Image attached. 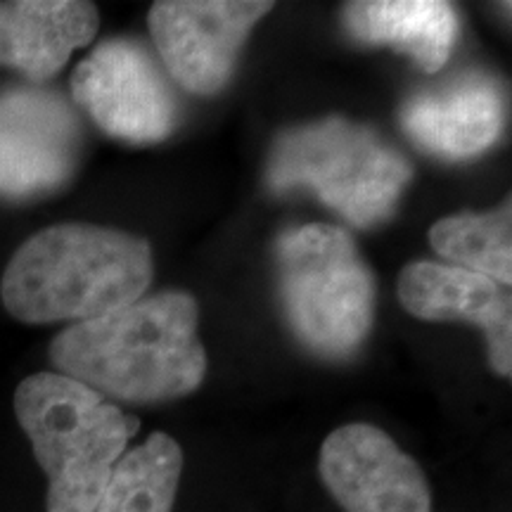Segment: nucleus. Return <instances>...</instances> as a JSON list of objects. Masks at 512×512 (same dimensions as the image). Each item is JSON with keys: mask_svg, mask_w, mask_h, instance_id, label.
<instances>
[{"mask_svg": "<svg viewBox=\"0 0 512 512\" xmlns=\"http://www.w3.org/2000/svg\"><path fill=\"white\" fill-rule=\"evenodd\" d=\"M98 27V8L81 0L0 3V64L31 81H48L76 48L93 41Z\"/></svg>", "mask_w": 512, "mask_h": 512, "instance_id": "nucleus-12", "label": "nucleus"}, {"mask_svg": "<svg viewBox=\"0 0 512 512\" xmlns=\"http://www.w3.org/2000/svg\"><path fill=\"white\" fill-rule=\"evenodd\" d=\"M271 10L261 0H162L147 24L176 83L211 95L226 86L249 31Z\"/></svg>", "mask_w": 512, "mask_h": 512, "instance_id": "nucleus-8", "label": "nucleus"}, {"mask_svg": "<svg viewBox=\"0 0 512 512\" xmlns=\"http://www.w3.org/2000/svg\"><path fill=\"white\" fill-rule=\"evenodd\" d=\"M510 202L489 214H456L434 223L430 245L446 261L482 273L508 287L512 283Z\"/></svg>", "mask_w": 512, "mask_h": 512, "instance_id": "nucleus-15", "label": "nucleus"}, {"mask_svg": "<svg viewBox=\"0 0 512 512\" xmlns=\"http://www.w3.org/2000/svg\"><path fill=\"white\" fill-rule=\"evenodd\" d=\"M152 275L155 261L143 238L93 223H60L17 249L0 297L22 323H83L138 302Z\"/></svg>", "mask_w": 512, "mask_h": 512, "instance_id": "nucleus-2", "label": "nucleus"}, {"mask_svg": "<svg viewBox=\"0 0 512 512\" xmlns=\"http://www.w3.org/2000/svg\"><path fill=\"white\" fill-rule=\"evenodd\" d=\"M72 98L102 131L157 143L178 124V102L150 53L128 38L100 43L72 74Z\"/></svg>", "mask_w": 512, "mask_h": 512, "instance_id": "nucleus-6", "label": "nucleus"}, {"mask_svg": "<svg viewBox=\"0 0 512 512\" xmlns=\"http://www.w3.org/2000/svg\"><path fill=\"white\" fill-rule=\"evenodd\" d=\"M79 114L41 86L0 93V197L27 200L62 188L81 159Z\"/></svg>", "mask_w": 512, "mask_h": 512, "instance_id": "nucleus-7", "label": "nucleus"}, {"mask_svg": "<svg viewBox=\"0 0 512 512\" xmlns=\"http://www.w3.org/2000/svg\"><path fill=\"white\" fill-rule=\"evenodd\" d=\"M503 114L498 83L482 72H470L408 98L401 107V126L432 155L470 159L496 143Z\"/></svg>", "mask_w": 512, "mask_h": 512, "instance_id": "nucleus-11", "label": "nucleus"}, {"mask_svg": "<svg viewBox=\"0 0 512 512\" xmlns=\"http://www.w3.org/2000/svg\"><path fill=\"white\" fill-rule=\"evenodd\" d=\"M399 302L415 318L479 325L486 332L491 366L510 377L512 302L496 280L451 264L413 261L399 275Z\"/></svg>", "mask_w": 512, "mask_h": 512, "instance_id": "nucleus-10", "label": "nucleus"}, {"mask_svg": "<svg viewBox=\"0 0 512 512\" xmlns=\"http://www.w3.org/2000/svg\"><path fill=\"white\" fill-rule=\"evenodd\" d=\"M318 470L347 512H432L420 465L375 425L354 422L332 432Z\"/></svg>", "mask_w": 512, "mask_h": 512, "instance_id": "nucleus-9", "label": "nucleus"}, {"mask_svg": "<svg viewBox=\"0 0 512 512\" xmlns=\"http://www.w3.org/2000/svg\"><path fill=\"white\" fill-rule=\"evenodd\" d=\"M411 174V164L373 128L339 117L285 131L268 162L275 192L313 190L358 228L392 214Z\"/></svg>", "mask_w": 512, "mask_h": 512, "instance_id": "nucleus-4", "label": "nucleus"}, {"mask_svg": "<svg viewBox=\"0 0 512 512\" xmlns=\"http://www.w3.org/2000/svg\"><path fill=\"white\" fill-rule=\"evenodd\" d=\"M349 34L370 46L411 55L425 72H439L458 38V15L441 0H363L344 8Z\"/></svg>", "mask_w": 512, "mask_h": 512, "instance_id": "nucleus-13", "label": "nucleus"}, {"mask_svg": "<svg viewBox=\"0 0 512 512\" xmlns=\"http://www.w3.org/2000/svg\"><path fill=\"white\" fill-rule=\"evenodd\" d=\"M15 413L48 477V512H95L140 422L62 373L27 377Z\"/></svg>", "mask_w": 512, "mask_h": 512, "instance_id": "nucleus-3", "label": "nucleus"}, {"mask_svg": "<svg viewBox=\"0 0 512 512\" xmlns=\"http://www.w3.org/2000/svg\"><path fill=\"white\" fill-rule=\"evenodd\" d=\"M183 472V451L169 434L155 432L124 453L95 512H171Z\"/></svg>", "mask_w": 512, "mask_h": 512, "instance_id": "nucleus-14", "label": "nucleus"}, {"mask_svg": "<svg viewBox=\"0 0 512 512\" xmlns=\"http://www.w3.org/2000/svg\"><path fill=\"white\" fill-rule=\"evenodd\" d=\"M278 290L299 342L320 356L344 358L373 325V273L347 230L328 223L294 228L278 240Z\"/></svg>", "mask_w": 512, "mask_h": 512, "instance_id": "nucleus-5", "label": "nucleus"}, {"mask_svg": "<svg viewBox=\"0 0 512 512\" xmlns=\"http://www.w3.org/2000/svg\"><path fill=\"white\" fill-rule=\"evenodd\" d=\"M197 318L188 292L140 297L60 332L50 344V361L100 396L131 403L178 399L195 392L207 373Z\"/></svg>", "mask_w": 512, "mask_h": 512, "instance_id": "nucleus-1", "label": "nucleus"}]
</instances>
